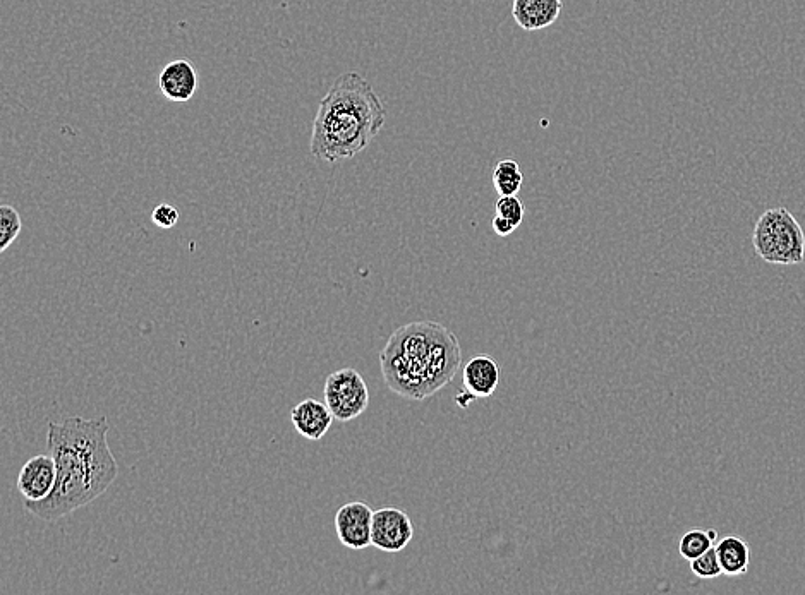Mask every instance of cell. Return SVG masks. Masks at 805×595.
Here are the masks:
<instances>
[{
    "instance_id": "8fae6325",
    "label": "cell",
    "mask_w": 805,
    "mask_h": 595,
    "mask_svg": "<svg viewBox=\"0 0 805 595\" xmlns=\"http://www.w3.org/2000/svg\"><path fill=\"white\" fill-rule=\"evenodd\" d=\"M562 9V0H514L512 18L519 28L533 33L555 25Z\"/></svg>"
},
{
    "instance_id": "4fadbf2b",
    "label": "cell",
    "mask_w": 805,
    "mask_h": 595,
    "mask_svg": "<svg viewBox=\"0 0 805 595\" xmlns=\"http://www.w3.org/2000/svg\"><path fill=\"white\" fill-rule=\"evenodd\" d=\"M716 553L720 559L723 575L740 577L749 571L751 566V546L742 537L728 535L716 544Z\"/></svg>"
},
{
    "instance_id": "2e32d148",
    "label": "cell",
    "mask_w": 805,
    "mask_h": 595,
    "mask_svg": "<svg viewBox=\"0 0 805 595\" xmlns=\"http://www.w3.org/2000/svg\"><path fill=\"white\" fill-rule=\"evenodd\" d=\"M23 229V222L14 206H0V253H6Z\"/></svg>"
},
{
    "instance_id": "ba28073f",
    "label": "cell",
    "mask_w": 805,
    "mask_h": 595,
    "mask_svg": "<svg viewBox=\"0 0 805 595\" xmlns=\"http://www.w3.org/2000/svg\"><path fill=\"white\" fill-rule=\"evenodd\" d=\"M57 482V467L52 455L30 458L19 470L18 491L25 501L49 498Z\"/></svg>"
},
{
    "instance_id": "ffe728a7",
    "label": "cell",
    "mask_w": 805,
    "mask_h": 595,
    "mask_svg": "<svg viewBox=\"0 0 805 595\" xmlns=\"http://www.w3.org/2000/svg\"><path fill=\"white\" fill-rule=\"evenodd\" d=\"M491 227H493V232H495L498 237H509L510 234H514L515 230H517L514 223L509 222L507 218L498 217V215H495V218H493Z\"/></svg>"
},
{
    "instance_id": "8992f818",
    "label": "cell",
    "mask_w": 805,
    "mask_h": 595,
    "mask_svg": "<svg viewBox=\"0 0 805 595\" xmlns=\"http://www.w3.org/2000/svg\"><path fill=\"white\" fill-rule=\"evenodd\" d=\"M414 525L406 511L382 508L373 515L371 544L383 553L397 554L411 544Z\"/></svg>"
},
{
    "instance_id": "9a60e30c",
    "label": "cell",
    "mask_w": 805,
    "mask_h": 595,
    "mask_svg": "<svg viewBox=\"0 0 805 595\" xmlns=\"http://www.w3.org/2000/svg\"><path fill=\"white\" fill-rule=\"evenodd\" d=\"M715 541H718V532L715 529L689 530L680 539L678 551L682 554V558L687 559V561H694V559L699 558L701 554L706 553L708 549L715 546Z\"/></svg>"
},
{
    "instance_id": "30bf717a",
    "label": "cell",
    "mask_w": 805,
    "mask_h": 595,
    "mask_svg": "<svg viewBox=\"0 0 805 595\" xmlns=\"http://www.w3.org/2000/svg\"><path fill=\"white\" fill-rule=\"evenodd\" d=\"M333 417L328 405L315 398H306L291 410V421L297 434L309 441H318L330 431Z\"/></svg>"
},
{
    "instance_id": "d6986e66",
    "label": "cell",
    "mask_w": 805,
    "mask_h": 595,
    "mask_svg": "<svg viewBox=\"0 0 805 595\" xmlns=\"http://www.w3.org/2000/svg\"><path fill=\"white\" fill-rule=\"evenodd\" d=\"M179 210H177L176 206L167 205V203H162V205H158L152 213V220L157 227L160 229H174L176 227L177 222H179Z\"/></svg>"
},
{
    "instance_id": "3957f363",
    "label": "cell",
    "mask_w": 805,
    "mask_h": 595,
    "mask_svg": "<svg viewBox=\"0 0 805 595\" xmlns=\"http://www.w3.org/2000/svg\"><path fill=\"white\" fill-rule=\"evenodd\" d=\"M387 121V109L370 81L340 74L316 112L309 150L316 160L337 163L366 150Z\"/></svg>"
},
{
    "instance_id": "e0dca14e",
    "label": "cell",
    "mask_w": 805,
    "mask_h": 595,
    "mask_svg": "<svg viewBox=\"0 0 805 595\" xmlns=\"http://www.w3.org/2000/svg\"><path fill=\"white\" fill-rule=\"evenodd\" d=\"M690 570L697 578H703V580H713V578L723 575L716 547H711L706 553L701 554L699 558L690 561Z\"/></svg>"
},
{
    "instance_id": "7a4b0ae2",
    "label": "cell",
    "mask_w": 805,
    "mask_h": 595,
    "mask_svg": "<svg viewBox=\"0 0 805 595\" xmlns=\"http://www.w3.org/2000/svg\"><path fill=\"white\" fill-rule=\"evenodd\" d=\"M462 364L459 338L435 321L400 326L380 354L383 379L395 395L423 402L454 381Z\"/></svg>"
},
{
    "instance_id": "52a82bcc",
    "label": "cell",
    "mask_w": 805,
    "mask_h": 595,
    "mask_svg": "<svg viewBox=\"0 0 805 595\" xmlns=\"http://www.w3.org/2000/svg\"><path fill=\"white\" fill-rule=\"evenodd\" d=\"M375 511L363 501H352L340 506L335 515V530L342 546L361 551L371 544V527Z\"/></svg>"
},
{
    "instance_id": "6da1fadb",
    "label": "cell",
    "mask_w": 805,
    "mask_h": 595,
    "mask_svg": "<svg viewBox=\"0 0 805 595\" xmlns=\"http://www.w3.org/2000/svg\"><path fill=\"white\" fill-rule=\"evenodd\" d=\"M110 426L105 415L95 419L67 417L50 422L47 446L57 467V482L49 498L25 501L33 517L55 522L100 498L119 475L110 450Z\"/></svg>"
},
{
    "instance_id": "7c38bea8",
    "label": "cell",
    "mask_w": 805,
    "mask_h": 595,
    "mask_svg": "<svg viewBox=\"0 0 805 595\" xmlns=\"http://www.w3.org/2000/svg\"><path fill=\"white\" fill-rule=\"evenodd\" d=\"M502 367L490 355H478L464 366V390L474 398H488L497 391Z\"/></svg>"
},
{
    "instance_id": "277c9868",
    "label": "cell",
    "mask_w": 805,
    "mask_h": 595,
    "mask_svg": "<svg viewBox=\"0 0 805 595\" xmlns=\"http://www.w3.org/2000/svg\"><path fill=\"white\" fill-rule=\"evenodd\" d=\"M757 256L771 265H799L805 259L804 230L787 208L764 211L752 232Z\"/></svg>"
},
{
    "instance_id": "9c48e42d",
    "label": "cell",
    "mask_w": 805,
    "mask_h": 595,
    "mask_svg": "<svg viewBox=\"0 0 805 595\" xmlns=\"http://www.w3.org/2000/svg\"><path fill=\"white\" fill-rule=\"evenodd\" d=\"M198 71L189 59L169 62L158 76L160 91L170 102H189L198 91Z\"/></svg>"
},
{
    "instance_id": "5bb4252c",
    "label": "cell",
    "mask_w": 805,
    "mask_h": 595,
    "mask_svg": "<svg viewBox=\"0 0 805 595\" xmlns=\"http://www.w3.org/2000/svg\"><path fill=\"white\" fill-rule=\"evenodd\" d=\"M524 184L521 167L515 160H502L493 170V186L498 196H517Z\"/></svg>"
},
{
    "instance_id": "5b68a950",
    "label": "cell",
    "mask_w": 805,
    "mask_h": 595,
    "mask_svg": "<svg viewBox=\"0 0 805 595\" xmlns=\"http://www.w3.org/2000/svg\"><path fill=\"white\" fill-rule=\"evenodd\" d=\"M323 395L333 417L340 422L358 419L370 405V388L363 376L352 367L328 374Z\"/></svg>"
},
{
    "instance_id": "44dd1931",
    "label": "cell",
    "mask_w": 805,
    "mask_h": 595,
    "mask_svg": "<svg viewBox=\"0 0 805 595\" xmlns=\"http://www.w3.org/2000/svg\"><path fill=\"white\" fill-rule=\"evenodd\" d=\"M473 400H476V398H474L473 395H471V393H467L466 390H462V393H460V395H457V398H455V402L459 403L462 409H467V405L473 402Z\"/></svg>"
},
{
    "instance_id": "ac0fdd59",
    "label": "cell",
    "mask_w": 805,
    "mask_h": 595,
    "mask_svg": "<svg viewBox=\"0 0 805 595\" xmlns=\"http://www.w3.org/2000/svg\"><path fill=\"white\" fill-rule=\"evenodd\" d=\"M498 217L507 218L509 222L514 223L515 227L519 229V225L524 222V205L521 199L517 196H500L495 205Z\"/></svg>"
}]
</instances>
